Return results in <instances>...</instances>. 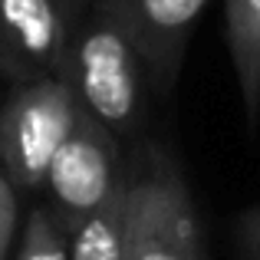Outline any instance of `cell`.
Masks as SVG:
<instances>
[{"mask_svg":"<svg viewBox=\"0 0 260 260\" xmlns=\"http://www.w3.org/2000/svg\"><path fill=\"white\" fill-rule=\"evenodd\" d=\"M79 106L106 125L122 145L145 139L148 122V76L139 46L106 0H89L70 43L63 70Z\"/></svg>","mask_w":260,"mask_h":260,"instance_id":"obj_1","label":"cell"},{"mask_svg":"<svg viewBox=\"0 0 260 260\" xmlns=\"http://www.w3.org/2000/svg\"><path fill=\"white\" fill-rule=\"evenodd\" d=\"M125 260H208L204 224L181 161L158 139L125 145Z\"/></svg>","mask_w":260,"mask_h":260,"instance_id":"obj_2","label":"cell"},{"mask_svg":"<svg viewBox=\"0 0 260 260\" xmlns=\"http://www.w3.org/2000/svg\"><path fill=\"white\" fill-rule=\"evenodd\" d=\"M79 106L66 76L10 83L0 99V161L26 201L43 194L46 168L76 125Z\"/></svg>","mask_w":260,"mask_h":260,"instance_id":"obj_3","label":"cell"},{"mask_svg":"<svg viewBox=\"0 0 260 260\" xmlns=\"http://www.w3.org/2000/svg\"><path fill=\"white\" fill-rule=\"evenodd\" d=\"M125 145L92 115L79 112L73 132L53 155L43 181V201L59 217L66 234H76L99 208H106L122 188Z\"/></svg>","mask_w":260,"mask_h":260,"instance_id":"obj_4","label":"cell"},{"mask_svg":"<svg viewBox=\"0 0 260 260\" xmlns=\"http://www.w3.org/2000/svg\"><path fill=\"white\" fill-rule=\"evenodd\" d=\"M89 0H0V79L63 76Z\"/></svg>","mask_w":260,"mask_h":260,"instance_id":"obj_5","label":"cell"},{"mask_svg":"<svg viewBox=\"0 0 260 260\" xmlns=\"http://www.w3.org/2000/svg\"><path fill=\"white\" fill-rule=\"evenodd\" d=\"M139 46L148 89L155 99H168L184 70L198 20L211 0H106Z\"/></svg>","mask_w":260,"mask_h":260,"instance_id":"obj_6","label":"cell"},{"mask_svg":"<svg viewBox=\"0 0 260 260\" xmlns=\"http://www.w3.org/2000/svg\"><path fill=\"white\" fill-rule=\"evenodd\" d=\"M224 37L241 92L244 122L250 132L260 125V0H224Z\"/></svg>","mask_w":260,"mask_h":260,"instance_id":"obj_7","label":"cell"},{"mask_svg":"<svg viewBox=\"0 0 260 260\" xmlns=\"http://www.w3.org/2000/svg\"><path fill=\"white\" fill-rule=\"evenodd\" d=\"M125 191L99 208L70 237V260H125Z\"/></svg>","mask_w":260,"mask_h":260,"instance_id":"obj_8","label":"cell"},{"mask_svg":"<svg viewBox=\"0 0 260 260\" xmlns=\"http://www.w3.org/2000/svg\"><path fill=\"white\" fill-rule=\"evenodd\" d=\"M13 260H70V234L43 198L26 204Z\"/></svg>","mask_w":260,"mask_h":260,"instance_id":"obj_9","label":"cell"},{"mask_svg":"<svg viewBox=\"0 0 260 260\" xmlns=\"http://www.w3.org/2000/svg\"><path fill=\"white\" fill-rule=\"evenodd\" d=\"M23 214H26V198L13 184V178L7 175L4 161H0V260H13L20 228H23Z\"/></svg>","mask_w":260,"mask_h":260,"instance_id":"obj_10","label":"cell"},{"mask_svg":"<svg viewBox=\"0 0 260 260\" xmlns=\"http://www.w3.org/2000/svg\"><path fill=\"white\" fill-rule=\"evenodd\" d=\"M237 254L241 260H260V204L247 208L237 221Z\"/></svg>","mask_w":260,"mask_h":260,"instance_id":"obj_11","label":"cell"}]
</instances>
